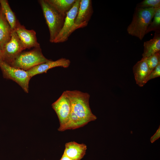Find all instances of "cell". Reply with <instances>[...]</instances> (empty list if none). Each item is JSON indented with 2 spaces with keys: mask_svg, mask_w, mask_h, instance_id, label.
Masks as SVG:
<instances>
[{
  "mask_svg": "<svg viewBox=\"0 0 160 160\" xmlns=\"http://www.w3.org/2000/svg\"><path fill=\"white\" fill-rule=\"evenodd\" d=\"M65 92L71 102V113L78 117L84 125L97 119V117L92 113L90 107V96L88 93L77 90Z\"/></svg>",
  "mask_w": 160,
  "mask_h": 160,
  "instance_id": "1",
  "label": "cell"
},
{
  "mask_svg": "<svg viewBox=\"0 0 160 160\" xmlns=\"http://www.w3.org/2000/svg\"><path fill=\"white\" fill-rule=\"evenodd\" d=\"M87 146L75 141L67 143L63 153L72 160H80L85 154Z\"/></svg>",
  "mask_w": 160,
  "mask_h": 160,
  "instance_id": "11",
  "label": "cell"
},
{
  "mask_svg": "<svg viewBox=\"0 0 160 160\" xmlns=\"http://www.w3.org/2000/svg\"><path fill=\"white\" fill-rule=\"evenodd\" d=\"M60 160H72L66 156L64 153H63L61 158Z\"/></svg>",
  "mask_w": 160,
  "mask_h": 160,
  "instance_id": "23",
  "label": "cell"
},
{
  "mask_svg": "<svg viewBox=\"0 0 160 160\" xmlns=\"http://www.w3.org/2000/svg\"><path fill=\"white\" fill-rule=\"evenodd\" d=\"M59 12L66 16L76 0H46Z\"/></svg>",
  "mask_w": 160,
  "mask_h": 160,
  "instance_id": "17",
  "label": "cell"
},
{
  "mask_svg": "<svg viewBox=\"0 0 160 160\" xmlns=\"http://www.w3.org/2000/svg\"><path fill=\"white\" fill-rule=\"evenodd\" d=\"M153 21L151 23L147 30L146 34L152 31L160 32V7L159 8L153 17Z\"/></svg>",
  "mask_w": 160,
  "mask_h": 160,
  "instance_id": "18",
  "label": "cell"
},
{
  "mask_svg": "<svg viewBox=\"0 0 160 160\" xmlns=\"http://www.w3.org/2000/svg\"><path fill=\"white\" fill-rule=\"evenodd\" d=\"M146 60L150 73L160 63V51L146 58Z\"/></svg>",
  "mask_w": 160,
  "mask_h": 160,
  "instance_id": "19",
  "label": "cell"
},
{
  "mask_svg": "<svg viewBox=\"0 0 160 160\" xmlns=\"http://www.w3.org/2000/svg\"><path fill=\"white\" fill-rule=\"evenodd\" d=\"M14 30L26 49L40 47V44L37 41L36 33L34 30L26 29L19 22Z\"/></svg>",
  "mask_w": 160,
  "mask_h": 160,
  "instance_id": "10",
  "label": "cell"
},
{
  "mask_svg": "<svg viewBox=\"0 0 160 160\" xmlns=\"http://www.w3.org/2000/svg\"><path fill=\"white\" fill-rule=\"evenodd\" d=\"M39 2L49 28V41L53 43L63 26L66 16L59 12L46 0H40Z\"/></svg>",
  "mask_w": 160,
  "mask_h": 160,
  "instance_id": "3",
  "label": "cell"
},
{
  "mask_svg": "<svg viewBox=\"0 0 160 160\" xmlns=\"http://www.w3.org/2000/svg\"><path fill=\"white\" fill-rule=\"evenodd\" d=\"M25 49L15 30H13L10 40L1 50V60L10 65L15 58Z\"/></svg>",
  "mask_w": 160,
  "mask_h": 160,
  "instance_id": "7",
  "label": "cell"
},
{
  "mask_svg": "<svg viewBox=\"0 0 160 160\" xmlns=\"http://www.w3.org/2000/svg\"><path fill=\"white\" fill-rule=\"evenodd\" d=\"M1 50L0 49V59L1 60Z\"/></svg>",
  "mask_w": 160,
  "mask_h": 160,
  "instance_id": "24",
  "label": "cell"
},
{
  "mask_svg": "<svg viewBox=\"0 0 160 160\" xmlns=\"http://www.w3.org/2000/svg\"><path fill=\"white\" fill-rule=\"evenodd\" d=\"M93 10L91 0H80L75 23L79 25L88 23L92 15Z\"/></svg>",
  "mask_w": 160,
  "mask_h": 160,
  "instance_id": "12",
  "label": "cell"
},
{
  "mask_svg": "<svg viewBox=\"0 0 160 160\" xmlns=\"http://www.w3.org/2000/svg\"><path fill=\"white\" fill-rule=\"evenodd\" d=\"M133 71L136 84L142 87L146 83V79L148 75L149 70L146 58L142 57L133 67Z\"/></svg>",
  "mask_w": 160,
  "mask_h": 160,
  "instance_id": "13",
  "label": "cell"
},
{
  "mask_svg": "<svg viewBox=\"0 0 160 160\" xmlns=\"http://www.w3.org/2000/svg\"><path fill=\"white\" fill-rule=\"evenodd\" d=\"M52 106L59 120L60 125L58 130L63 131L69 121L71 110V101L65 91Z\"/></svg>",
  "mask_w": 160,
  "mask_h": 160,
  "instance_id": "8",
  "label": "cell"
},
{
  "mask_svg": "<svg viewBox=\"0 0 160 160\" xmlns=\"http://www.w3.org/2000/svg\"><path fill=\"white\" fill-rule=\"evenodd\" d=\"M136 7L142 8L160 7V0H144L138 4Z\"/></svg>",
  "mask_w": 160,
  "mask_h": 160,
  "instance_id": "20",
  "label": "cell"
},
{
  "mask_svg": "<svg viewBox=\"0 0 160 160\" xmlns=\"http://www.w3.org/2000/svg\"><path fill=\"white\" fill-rule=\"evenodd\" d=\"M143 57L147 58L160 51V32H155L153 39L144 42Z\"/></svg>",
  "mask_w": 160,
  "mask_h": 160,
  "instance_id": "14",
  "label": "cell"
},
{
  "mask_svg": "<svg viewBox=\"0 0 160 160\" xmlns=\"http://www.w3.org/2000/svg\"><path fill=\"white\" fill-rule=\"evenodd\" d=\"M0 6L1 9L11 29L14 30L19 21L11 8L8 1L6 0H0Z\"/></svg>",
  "mask_w": 160,
  "mask_h": 160,
  "instance_id": "16",
  "label": "cell"
},
{
  "mask_svg": "<svg viewBox=\"0 0 160 160\" xmlns=\"http://www.w3.org/2000/svg\"><path fill=\"white\" fill-rule=\"evenodd\" d=\"M160 76V63H159L149 73L146 79V83L151 79H153Z\"/></svg>",
  "mask_w": 160,
  "mask_h": 160,
  "instance_id": "21",
  "label": "cell"
},
{
  "mask_svg": "<svg viewBox=\"0 0 160 160\" xmlns=\"http://www.w3.org/2000/svg\"><path fill=\"white\" fill-rule=\"evenodd\" d=\"M159 8H144L136 7L132 21L127 28L128 34L142 40Z\"/></svg>",
  "mask_w": 160,
  "mask_h": 160,
  "instance_id": "2",
  "label": "cell"
},
{
  "mask_svg": "<svg viewBox=\"0 0 160 160\" xmlns=\"http://www.w3.org/2000/svg\"><path fill=\"white\" fill-rule=\"evenodd\" d=\"M0 9H1V7H0Z\"/></svg>",
  "mask_w": 160,
  "mask_h": 160,
  "instance_id": "25",
  "label": "cell"
},
{
  "mask_svg": "<svg viewBox=\"0 0 160 160\" xmlns=\"http://www.w3.org/2000/svg\"><path fill=\"white\" fill-rule=\"evenodd\" d=\"M71 63L70 60L65 58H62L55 61L50 60L49 61L40 64L27 71L31 78L38 74L46 73L49 69L57 67L64 68L68 67Z\"/></svg>",
  "mask_w": 160,
  "mask_h": 160,
  "instance_id": "9",
  "label": "cell"
},
{
  "mask_svg": "<svg viewBox=\"0 0 160 160\" xmlns=\"http://www.w3.org/2000/svg\"><path fill=\"white\" fill-rule=\"evenodd\" d=\"M160 137V126L157 130L155 134L151 137L150 141L151 143H154L155 141L158 140Z\"/></svg>",
  "mask_w": 160,
  "mask_h": 160,
  "instance_id": "22",
  "label": "cell"
},
{
  "mask_svg": "<svg viewBox=\"0 0 160 160\" xmlns=\"http://www.w3.org/2000/svg\"><path fill=\"white\" fill-rule=\"evenodd\" d=\"M9 25L6 20L1 11L0 10V49L10 40L12 31Z\"/></svg>",
  "mask_w": 160,
  "mask_h": 160,
  "instance_id": "15",
  "label": "cell"
},
{
  "mask_svg": "<svg viewBox=\"0 0 160 160\" xmlns=\"http://www.w3.org/2000/svg\"><path fill=\"white\" fill-rule=\"evenodd\" d=\"M80 0H76L72 8L67 14L63 26L53 43H63L66 41L71 33L77 29L86 26L88 23L76 25L75 20L79 8Z\"/></svg>",
  "mask_w": 160,
  "mask_h": 160,
  "instance_id": "5",
  "label": "cell"
},
{
  "mask_svg": "<svg viewBox=\"0 0 160 160\" xmlns=\"http://www.w3.org/2000/svg\"><path fill=\"white\" fill-rule=\"evenodd\" d=\"M0 68L3 77L12 80L19 84L28 93L31 78L27 71L14 67L0 59Z\"/></svg>",
  "mask_w": 160,
  "mask_h": 160,
  "instance_id": "6",
  "label": "cell"
},
{
  "mask_svg": "<svg viewBox=\"0 0 160 160\" xmlns=\"http://www.w3.org/2000/svg\"><path fill=\"white\" fill-rule=\"evenodd\" d=\"M49 60L44 56L39 47L28 51L22 52L10 65L27 71Z\"/></svg>",
  "mask_w": 160,
  "mask_h": 160,
  "instance_id": "4",
  "label": "cell"
}]
</instances>
